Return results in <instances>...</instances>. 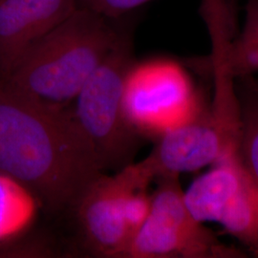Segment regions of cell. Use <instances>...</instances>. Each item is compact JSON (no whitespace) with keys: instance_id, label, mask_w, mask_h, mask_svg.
Segmentation results:
<instances>
[{"instance_id":"obj_1","label":"cell","mask_w":258,"mask_h":258,"mask_svg":"<svg viewBox=\"0 0 258 258\" xmlns=\"http://www.w3.org/2000/svg\"><path fill=\"white\" fill-rule=\"evenodd\" d=\"M0 171L50 212L74 209L103 172L72 108L40 102L1 76Z\"/></svg>"},{"instance_id":"obj_2","label":"cell","mask_w":258,"mask_h":258,"mask_svg":"<svg viewBox=\"0 0 258 258\" xmlns=\"http://www.w3.org/2000/svg\"><path fill=\"white\" fill-rule=\"evenodd\" d=\"M120 23L119 19L78 7L29 47L9 72L0 76L40 102L66 106L116 44Z\"/></svg>"},{"instance_id":"obj_3","label":"cell","mask_w":258,"mask_h":258,"mask_svg":"<svg viewBox=\"0 0 258 258\" xmlns=\"http://www.w3.org/2000/svg\"><path fill=\"white\" fill-rule=\"evenodd\" d=\"M134 63L133 23L124 20L116 44L75 99L76 119L102 171L131 164L142 139L123 108L124 83Z\"/></svg>"},{"instance_id":"obj_4","label":"cell","mask_w":258,"mask_h":258,"mask_svg":"<svg viewBox=\"0 0 258 258\" xmlns=\"http://www.w3.org/2000/svg\"><path fill=\"white\" fill-rule=\"evenodd\" d=\"M123 108L142 137L158 138L208 109L186 68L167 58L132 65L124 83Z\"/></svg>"},{"instance_id":"obj_5","label":"cell","mask_w":258,"mask_h":258,"mask_svg":"<svg viewBox=\"0 0 258 258\" xmlns=\"http://www.w3.org/2000/svg\"><path fill=\"white\" fill-rule=\"evenodd\" d=\"M151 194L148 217L130 240L121 258H242L194 218L184 202L179 176H162Z\"/></svg>"},{"instance_id":"obj_6","label":"cell","mask_w":258,"mask_h":258,"mask_svg":"<svg viewBox=\"0 0 258 258\" xmlns=\"http://www.w3.org/2000/svg\"><path fill=\"white\" fill-rule=\"evenodd\" d=\"M239 139L214 120L209 108L197 119L171 129L159 137L156 147L146 158L159 177L179 176L216 164L238 151Z\"/></svg>"},{"instance_id":"obj_7","label":"cell","mask_w":258,"mask_h":258,"mask_svg":"<svg viewBox=\"0 0 258 258\" xmlns=\"http://www.w3.org/2000/svg\"><path fill=\"white\" fill-rule=\"evenodd\" d=\"M85 248L100 257L121 258L131 240L113 176L96 177L74 207Z\"/></svg>"},{"instance_id":"obj_8","label":"cell","mask_w":258,"mask_h":258,"mask_svg":"<svg viewBox=\"0 0 258 258\" xmlns=\"http://www.w3.org/2000/svg\"><path fill=\"white\" fill-rule=\"evenodd\" d=\"M78 7L79 0H0V74Z\"/></svg>"},{"instance_id":"obj_9","label":"cell","mask_w":258,"mask_h":258,"mask_svg":"<svg viewBox=\"0 0 258 258\" xmlns=\"http://www.w3.org/2000/svg\"><path fill=\"white\" fill-rule=\"evenodd\" d=\"M215 222L249 253L258 256V184L242 162L238 184L226 200Z\"/></svg>"},{"instance_id":"obj_10","label":"cell","mask_w":258,"mask_h":258,"mask_svg":"<svg viewBox=\"0 0 258 258\" xmlns=\"http://www.w3.org/2000/svg\"><path fill=\"white\" fill-rule=\"evenodd\" d=\"M37 204L23 184L0 171V242L12 239L27 229Z\"/></svg>"},{"instance_id":"obj_11","label":"cell","mask_w":258,"mask_h":258,"mask_svg":"<svg viewBox=\"0 0 258 258\" xmlns=\"http://www.w3.org/2000/svg\"><path fill=\"white\" fill-rule=\"evenodd\" d=\"M240 101V160L258 184V98L236 81Z\"/></svg>"},{"instance_id":"obj_12","label":"cell","mask_w":258,"mask_h":258,"mask_svg":"<svg viewBox=\"0 0 258 258\" xmlns=\"http://www.w3.org/2000/svg\"><path fill=\"white\" fill-rule=\"evenodd\" d=\"M151 0H79V7L94 11L108 19H118Z\"/></svg>"},{"instance_id":"obj_13","label":"cell","mask_w":258,"mask_h":258,"mask_svg":"<svg viewBox=\"0 0 258 258\" xmlns=\"http://www.w3.org/2000/svg\"><path fill=\"white\" fill-rule=\"evenodd\" d=\"M236 81L258 98V78L255 75L237 78Z\"/></svg>"}]
</instances>
